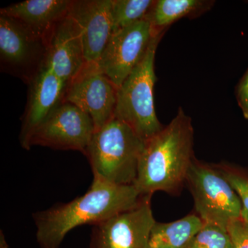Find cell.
<instances>
[{"instance_id":"17","label":"cell","mask_w":248,"mask_h":248,"mask_svg":"<svg viewBox=\"0 0 248 248\" xmlns=\"http://www.w3.org/2000/svg\"><path fill=\"white\" fill-rule=\"evenodd\" d=\"M154 0H111L113 32L130 27L145 19Z\"/></svg>"},{"instance_id":"18","label":"cell","mask_w":248,"mask_h":248,"mask_svg":"<svg viewBox=\"0 0 248 248\" xmlns=\"http://www.w3.org/2000/svg\"><path fill=\"white\" fill-rule=\"evenodd\" d=\"M186 248H232L229 235L220 227L203 223Z\"/></svg>"},{"instance_id":"2","label":"cell","mask_w":248,"mask_h":248,"mask_svg":"<svg viewBox=\"0 0 248 248\" xmlns=\"http://www.w3.org/2000/svg\"><path fill=\"white\" fill-rule=\"evenodd\" d=\"M193 146L192 119L179 107L170 123L145 142L134 184L141 195L179 192L195 159Z\"/></svg>"},{"instance_id":"6","label":"cell","mask_w":248,"mask_h":248,"mask_svg":"<svg viewBox=\"0 0 248 248\" xmlns=\"http://www.w3.org/2000/svg\"><path fill=\"white\" fill-rule=\"evenodd\" d=\"M164 33V32H162ZM147 19L112 32L98 66L119 89L146 55L159 35Z\"/></svg>"},{"instance_id":"4","label":"cell","mask_w":248,"mask_h":248,"mask_svg":"<svg viewBox=\"0 0 248 248\" xmlns=\"http://www.w3.org/2000/svg\"><path fill=\"white\" fill-rule=\"evenodd\" d=\"M164 33L155 36L146 55L117 91L114 117L128 125L146 142L164 125L158 120L154 104L155 60L156 48Z\"/></svg>"},{"instance_id":"15","label":"cell","mask_w":248,"mask_h":248,"mask_svg":"<svg viewBox=\"0 0 248 248\" xmlns=\"http://www.w3.org/2000/svg\"><path fill=\"white\" fill-rule=\"evenodd\" d=\"M212 0H156L147 19L156 32H166L170 26L184 17L194 19L213 8Z\"/></svg>"},{"instance_id":"12","label":"cell","mask_w":248,"mask_h":248,"mask_svg":"<svg viewBox=\"0 0 248 248\" xmlns=\"http://www.w3.org/2000/svg\"><path fill=\"white\" fill-rule=\"evenodd\" d=\"M27 108L19 134L21 146L31 149V140L37 128L63 102L67 85L45 64L30 81Z\"/></svg>"},{"instance_id":"19","label":"cell","mask_w":248,"mask_h":248,"mask_svg":"<svg viewBox=\"0 0 248 248\" xmlns=\"http://www.w3.org/2000/svg\"><path fill=\"white\" fill-rule=\"evenodd\" d=\"M218 169L239 197L241 203V218L248 223V178L228 169L226 166Z\"/></svg>"},{"instance_id":"11","label":"cell","mask_w":248,"mask_h":248,"mask_svg":"<svg viewBox=\"0 0 248 248\" xmlns=\"http://www.w3.org/2000/svg\"><path fill=\"white\" fill-rule=\"evenodd\" d=\"M111 0L71 1L70 16L79 28L86 63L98 64L113 32Z\"/></svg>"},{"instance_id":"16","label":"cell","mask_w":248,"mask_h":248,"mask_svg":"<svg viewBox=\"0 0 248 248\" xmlns=\"http://www.w3.org/2000/svg\"><path fill=\"white\" fill-rule=\"evenodd\" d=\"M203 225L197 215H189L170 223L156 222L152 228L147 248H186Z\"/></svg>"},{"instance_id":"20","label":"cell","mask_w":248,"mask_h":248,"mask_svg":"<svg viewBox=\"0 0 248 248\" xmlns=\"http://www.w3.org/2000/svg\"><path fill=\"white\" fill-rule=\"evenodd\" d=\"M227 232L232 248H248V223L241 218L232 220L227 226Z\"/></svg>"},{"instance_id":"5","label":"cell","mask_w":248,"mask_h":248,"mask_svg":"<svg viewBox=\"0 0 248 248\" xmlns=\"http://www.w3.org/2000/svg\"><path fill=\"white\" fill-rule=\"evenodd\" d=\"M186 183L193 196L197 215L203 223L226 231L232 220L241 218L239 197L218 166L214 167L194 159Z\"/></svg>"},{"instance_id":"21","label":"cell","mask_w":248,"mask_h":248,"mask_svg":"<svg viewBox=\"0 0 248 248\" xmlns=\"http://www.w3.org/2000/svg\"><path fill=\"white\" fill-rule=\"evenodd\" d=\"M235 94L243 115L248 120V68L236 86Z\"/></svg>"},{"instance_id":"13","label":"cell","mask_w":248,"mask_h":248,"mask_svg":"<svg viewBox=\"0 0 248 248\" xmlns=\"http://www.w3.org/2000/svg\"><path fill=\"white\" fill-rule=\"evenodd\" d=\"M85 63L79 28L68 14L56 24L49 37L45 64L68 86Z\"/></svg>"},{"instance_id":"22","label":"cell","mask_w":248,"mask_h":248,"mask_svg":"<svg viewBox=\"0 0 248 248\" xmlns=\"http://www.w3.org/2000/svg\"><path fill=\"white\" fill-rule=\"evenodd\" d=\"M0 248H9V244L6 242L2 231H1V235H0Z\"/></svg>"},{"instance_id":"14","label":"cell","mask_w":248,"mask_h":248,"mask_svg":"<svg viewBox=\"0 0 248 248\" xmlns=\"http://www.w3.org/2000/svg\"><path fill=\"white\" fill-rule=\"evenodd\" d=\"M68 0H27L0 11V16L12 18L43 40L46 45L52 31L69 11Z\"/></svg>"},{"instance_id":"10","label":"cell","mask_w":248,"mask_h":248,"mask_svg":"<svg viewBox=\"0 0 248 248\" xmlns=\"http://www.w3.org/2000/svg\"><path fill=\"white\" fill-rule=\"evenodd\" d=\"M1 63L29 81L45 64L46 45L12 18L0 16Z\"/></svg>"},{"instance_id":"1","label":"cell","mask_w":248,"mask_h":248,"mask_svg":"<svg viewBox=\"0 0 248 248\" xmlns=\"http://www.w3.org/2000/svg\"><path fill=\"white\" fill-rule=\"evenodd\" d=\"M143 198L134 185H114L94 177L85 195L34 214L37 243L41 248H60L66 234L77 227L94 226L134 208Z\"/></svg>"},{"instance_id":"8","label":"cell","mask_w":248,"mask_h":248,"mask_svg":"<svg viewBox=\"0 0 248 248\" xmlns=\"http://www.w3.org/2000/svg\"><path fill=\"white\" fill-rule=\"evenodd\" d=\"M94 132L89 114L71 103L63 102L35 130L30 145L73 150L86 155Z\"/></svg>"},{"instance_id":"7","label":"cell","mask_w":248,"mask_h":248,"mask_svg":"<svg viewBox=\"0 0 248 248\" xmlns=\"http://www.w3.org/2000/svg\"><path fill=\"white\" fill-rule=\"evenodd\" d=\"M151 202V196L143 197L134 208L94 225L90 248H147L156 223Z\"/></svg>"},{"instance_id":"3","label":"cell","mask_w":248,"mask_h":248,"mask_svg":"<svg viewBox=\"0 0 248 248\" xmlns=\"http://www.w3.org/2000/svg\"><path fill=\"white\" fill-rule=\"evenodd\" d=\"M144 145L133 129L113 117L94 132L86 152L93 176L114 185H134Z\"/></svg>"},{"instance_id":"9","label":"cell","mask_w":248,"mask_h":248,"mask_svg":"<svg viewBox=\"0 0 248 248\" xmlns=\"http://www.w3.org/2000/svg\"><path fill=\"white\" fill-rule=\"evenodd\" d=\"M118 89L95 63H85L67 86L63 102L71 103L89 114L96 130L112 120Z\"/></svg>"}]
</instances>
